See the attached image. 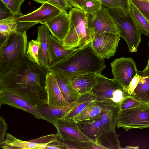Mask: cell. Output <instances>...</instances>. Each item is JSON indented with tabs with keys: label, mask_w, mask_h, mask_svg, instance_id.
I'll list each match as a JSON object with an SVG mask.
<instances>
[{
	"label": "cell",
	"mask_w": 149,
	"mask_h": 149,
	"mask_svg": "<svg viewBox=\"0 0 149 149\" xmlns=\"http://www.w3.org/2000/svg\"><path fill=\"white\" fill-rule=\"evenodd\" d=\"M49 72L26 54L13 67L0 75V92L14 93L34 106L48 103L46 81Z\"/></svg>",
	"instance_id": "cell-1"
},
{
	"label": "cell",
	"mask_w": 149,
	"mask_h": 149,
	"mask_svg": "<svg viewBox=\"0 0 149 149\" xmlns=\"http://www.w3.org/2000/svg\"><path fill=\"white\" fill-rule=\"evenodd\" d=\"M106 67L104 59L97 55L90 43L82 48H78L65 59L49 70L62 74L70 78L89 73H101Z\"/></svg>",
	"instance_id": "cell-2"
},
{
	"label": "cell",
	"mask_w": 149,
	"mask_h": 149,
	"mask_svg": "<svg viewBox=\"0 0 149 149\" xmlns=\"http://www.w3.org/2000/svg\"><path fill=\"white\" fill-rule=\"evenodd\" d=\"M70 28L68 32L61 42L65 49L82 48L89 44L95 36L90 27L89 15L81 10L72 7L68 13Z\"/></svg>",
	"instance_id": "cell-3"
},
{
	"label": "cell",
	"mask_w": 149,
	"mask_h": 149,
	"mask_svg": "<svg viewBox=\"0 0 149 149\" xmlns=\"http://www.w3.org/2000/svg\"><path fill=\"white\" fill-rule=\"evenodd\" d=\"M26 32H17L9 35L1 41L0 75L11 68L26 54L27 45Z\"/></svg>",
	"instance_id": "cell-4"
},
{
	"label": "cell",
	"mask_w": 149,
	"mask_h": 149,
	"mask_svg": "<svg viewBox=\"0 0 149 149\" xmlns=\"http://www.w3.org/2000/svg\"><path fill=\"white\" fill-rule=\"evenodd\" d=\"M97 82L90 92L95 97L99 105L120 104L126 92L122 86L114 79H111L101 73L96 74Z\"/></svg>",
	"instance_id": "cell-5"
},
{
	"label": "cell",
	"mask_w": 149,
	"mask_h": 149,
	"mask_svg": "<svg viewBox=\"0 0 149 149\" xmlns=\"http://www.w3.org/2000/svg\"><path fill=\"white\" fill-rule=\"evenodd\" d=\"M149 104L120 110L116 127L126 131L149 128Z\"/></svg>",
	"instance_id": "cell-6"
},
{
	"label": "cell",
	"mask_w": 149,
	"mask_h": 149,
	"mask_svg": "<svg viewBox=\"0 0 149 149\" xmlns=\"http://www.w3.org/2000/svg\"><path fill=\"white\" fill-rule=\"evenodd\" d=\"M114 79L123 87L126 93L130 84L137 73L135 63L131 58H117L111 64Z\"/></svg>",
	"instance_id": "cell-7"
},
{
	"label": "cell",
	"mask_w": 149,
	"mask_h": 149,
	"mask_svg": "<svg viewBox=\"0 0 149 149\" xmlns=\"http://www.w3.org/2000/svg\"><path fill=\"white\" fill-rule=\"evenodd\" d=\"M112 14L116 19L119 35L126 42L129 51L136 52L141 41V34L129 13L125 18Z\"/></svg>",
	"instance_id": "cell-8"
},
{
	"label": "cell",
	"mask_w": 149,
	"mask_h": 149,
	"mask_svg": "<svg viewBox=\"0 0 149 149\" xmlns=\"http://www.w3.org/2000/svg\"><path fill=\"white\" fill-rule=\"evenodd\" d=\"M119 34L104 33L94 36L91 46L99 57L103 59H108L115 53L120 40Z\"/></svg>",
	"instance_id": "cell-9"
},
{
	"label": "cell",
	"mask_w": 149,
	"mask_h": 149,
	"mask_svg": "<svg viewBox=\"0 0 149 149\" xmlns=\"http://www.w3.org/2000/svg\"><path fill=\"white\" fill-rule=\"evenodd\" d=\"M110 10L102 7L93 15H89V23L95 36L104 33L119 34L116 19Z\"/></svg>",
	"instance_id": "cell-10"
},
{
	"label": "cell",
	"mask_w": 149,
	"mask_h": 149,
	"mask_svg": "<svg viewBox=\"0 0 149 149\" xmlns=\"http://www.w3.org/2000/svg\"><path fill=\"white\" fill-rule=\"evenodd\" d=\"M53 125L57 129V133L61 140L91 141L81 132L77 123L73 119L62 118L58 120Z\"/></svg>",
	"instance_id": "cell-11"
},
{
	"label": "cell",
	"mask_w": 149,
	"mask_h": 149,
	"mask_svg": "<svg viewBox=\"0 0 149 149\" xmlns=\"http://www.w3.org/2000/svg\"><path fill=\"white\" fill-rule=\"evenodd\" d=\"M49 69L63 61L78 48L67 49L62 43L49 33L47 36Z\"/></svg>",
	"instance_id": "cell-12"
},
{
	"label": "cell",
	"mask_w": 149,
	"mask_h": 149,
	"mask_svg": "<svg viewBox=\"0 0 149 149\" xmlns=\"http://www.w3.org/2000/svg\"><path fill=\"white\" fill-rule=\"evenodd\" d=\"M7 105L29 113L35 118L43 119L36 106L24 98L12 93L0 92V105Z\"/></svg>",
	"instance_id": "cell-13"
},
{
	"label": "cell",
	"mask_w": 149,
	"mask_h": 149,
	"mask_svg": "<svg viewBox=\"0 0 149 149\" xmlns=\"http://www.w3.org/2000/svg\"><path fill=\"white\" fill-rule=\"evenodd\" d=\"M52 35L62 42L67 36L70 28V20L67 11L62 10L57 15L44 24Z\"/></svg>",
	"instance_id": "cell-14"
},
{
	"label": "cell",
	"mask_w": 149,
	"mask_h": 149,
	"mask_svg": "<svg viewBox=\"0 0 149 149\" xmlns=\"http://www.w3.org/2000/svg\"><path fill=\"white\" fill-rule=\"evenodd\" d=\"M61 10L48 3L42 4L39 8L27 14L17 18L18 22H35L42 24L58 15Z\"/></svg>",
	"instance_id": "cell-15"
},
{
	"label": "cell",
	"mask_w": 149,
	"mask_h": 149,
	"mask_svg": "<svg viewBox=\"0 0 149 149\" xmlns=\"http://www.w3.org/2000/svg\"><path fill=\"white\" fill-rule=\"evenodd\" d=\"M75 104V101L70 105L67 106H56L47 103L38 105L36 107L43 119L53 125L58 120L63 118Z\"/></svg>",
	"instance_id": "cell-16"
},
{
	"label": "cell",
	"mask_w": 149,
	"mask_h": 149,
	"mask_svg": "<svg viewBox=\"0 0 149 149\" xmlns=\"http://www.w3.org/2000/svg\"><path fill=\"white\" fill-rule=\"evenodd\" d=\"M46 90L48 104L56 106H64L70 104L63 97L57 82L54 74L49 72L47 75Z\"/></svg>",
	"instance_id": "cell-17"
},
{
	"label": "cell",
	"mask_w": 149,
	"mask_h": 149,
	"mask_svg": "<svg viewBox=\"0 0 149 149\" xmlns=\"http://www.w3.org/2000/svg\"><path fill=\"white\" fill-rule=\"evenodd\" d=\"M99 105L101 108V111L99 116L102 123L101 134L107 131H115L121 110L120 104L117 105Z\"/></svg>",
	"instance_id": "cell-18"
},
{
	"label": "cell",
	"mask_w": 149,
	"mask_h": 149,
	"mask_svg": "<svg viewBox=\"0 0 149 149\" xmlns=\"http://www.w3.org/2000/svg\"><path fill=\"white\" fill-rule=\"evenodd\" d=\"M81 132L91 141L95 142L101 133L102 123L99 116L77 122Z\"/></svg>",
	"instance_id": "cell-19"
},
{
	"label": "cell",
	"mask_w": 149,
	"mask_h": 149,
	"mask_svg": "<svg viewBox=\"0 0 149 149\" xmlns=\"http://www.w3.org/2000/svg\"><path fill=\"white\" fill-rule=\"evenodd\" d=\"M69 78L79 95L90 93L97 82L95 73L84 74Z\"/></svg>",
	"instance_id": "cell-20"
},
{
	"label": "cell",
	"mask_w": 149,
	"mask_h": 149,
	"mask_svg": "<svg viewBox=\"0 0 149 149\" xmlns=\"http://www.w3.org/2000/svg\"><path fill=\"white\" fill-rule=\"evenodd\" d=\"M37 39L40 42L38 57L40 64L49 69V55L47 36L50 31L45 25L37 28Z\"/></svg>",
	"instance_id": "cell-21"
},
{
	"label": "cell",
	"mask_w": 149,
	"mask_h": 149,
	"mask_svg": "<svg viewBox=\"0 0 149 149\" xmlns=\"http://www.w3.org/2000/svg\"><path fill=\"white\" fill-rule=\"evenodd\" d=\"M53 73L63 96L66 101L71 104L76 100L80 95L75 89L68 77L62 74Z\"/></svg>",
	"instance_id": "cell-22"
},
{
	"label": "cell",
	"mask_w": 149,
	"mask_h": 149,
	"mask_svg": "<svg viewBox=\"0 0 149 149\" xmlns=\"http://www.w3.org/2000/svg\"><path fill=\"white\" fill-rule=\"evenodd\" d=\"M4 149H45V146L33 141H25L15 137L9 133H6L2 144L0 146Z\"/></svg>",
	"instance_id": "cell-23"
},
{
	"label": "cell",
	"mask_w": 149,
	"mask_h": 149,
	"mask_svg": "<svg viewBox=\"0 0 149 149\" xmlns=\"http://www.w3.org/2000/svg\"><path fill=\"white\" fill-rule=\"evenodd\" d=\"M128 13L141 34L149 37V22L134 5L129 0Z\"/></svg>",
	"instance_id": "cell-24"
},
{
	"label": "cell",
	"mask_w": 149,
	"mask_h": 149,
	"mask_svg": "<svg viewBox=\"0 0 149 149\" xmlns=\"http://www.w3.org/2000/svg\"><path fill=\"white\" fill-rule=\"evenodd\" d=\"M119 135L115 131H107L101 134L96 143L102 149H122L119 139Z\"/></svg>",
	"instance_id": "cell-25"
},
{
	"label": "cell",
	"mask_w": 149,
	"mask_h": 149,
	"mask_svg": "<svg viewBox=\"0 0 149 149\" xmlns=\"http://www.w3.org/2000/svg\"><path fill=\"white\" fill-rule=\"evenodd\" d=\"M96 100L95 96L90 92L80 95L75 101L74 106L63 118L73 119L91 102Z\"/></svg>",
	"instance_id": "cell-26"
},
{
	"label": "cell",
	"mask_w": 149,
	"mask_h": 149,
	"mask_svg": "<svg viewBox=\"0 0 149 149\" xmlns=\"http://www.w3.org/2000/svg\"><path fill=\"white\" fill-rule=\"evenodd\" d=\"M131 96L137 100L149 104V76H143Z\"/></svg>",
	"instance_id": "cell-27"
},
{
	"label": "cell",
	"mask_w": 149,
	"mask_h": 149,
	"mask_svg": "<svg viewBox=\"0 0 149 149\" xmlns=\"http://www.w3.org/2000/svg\"><path fill=\"white\" fill-rule=\"evenodd\" d=\"M101 111V107L93 101L73 119L76 122L91 119L99 116Z\"/></svg>",
	"instance_id": "cell-28"
},
{
	"label": "cell",
	"mask_w": 149,
	"mask_h": 149,
	"mask_svg": "<svg viewBox=\"0 0 149 149\" xmlns=\"http://www.w3.org/2000/svg\"><path fill=\"white\" fill-rule=\"evenodd\" d=\"M16 17L12 16L0 20V38L3 41L7 36L17 32Z\"/></svg>",
	"instance_id": "cell-29"
},
{
	"label": "cell",
	"mask_w": 149,
	"mask_h": 149,
	"mask_svg": "<svg viewBox=\"0 0 149 149\" xmlns=\"http://www.w3.org/2000/svg\"><path fill=\"white\" fill-rule=\"evenodd\" d=\"M61 144L64 149H97L102 148L96 142L92 141H82L68 140H61Z\"/></svg>",
	"instance_id": "cell-30"
},
{
	"label": "cell",
	"mask_w": 149,
	"mask_h": 149,
	"mask_svg": "<svg viewBox=\"0 0 149 149\" xmlns=\"http://www.w3.org/2000/svg\"><path fill=\"white\" fill-rule=\"evenodd\" d=\"M112 14L125 18L128 13L121 7L118 0H100Z\"/></svg>",
	"instance_id": "cell-31"
},
{
	"label": "cell",
	"mask_w": 149,
	"mask_h": 149,
	"mask_svg": "<svg viewBox=\"0 0 149 149\" xmlns=\"http://www.w3.org/2000/svg\"><path fill=\"white\" fill-rule=\"evenodd\" d=\"M40 45V42L37 39L29 41L27 46L26 54L31 60L40 65L38 57Z\"/></svg>",
	"instance_id": "cell-32"
},
{
	"label": "cell",
	"mask_w": 149,
	"mask_h": 149,
	"mask_svg": "<svg viewBox=\"0 0 149 149\" xmlns=\"http://www.w3.org/2000/svg\"><path fill=\"white\" fill-rule=\"evenodd\" d=\"M102 5L100 0H84L81 10L86 13L93 15L102 8Z\"/></svg>",
	"instance_id": "cell-33"
},
{
	"label": "cell",
	"mask_w": 149,
	"mask_h": 149,
	"mask_svg": "<svg viewBox=\"0 0 149 149\" xmlns=\"http://www.w3.org/2000/svg\"><path fill=\"white\" fill-rule=\"evenodd\" d=\"M10 10L13 16H21V7L24 0H1Z\"/></svg>",
	"instance_id": "cell-34"
},
{
	"label": "cell",
	"mask_w": 149,
	"mask_h": 149,
	"mask_svg": "<svg viewBox=\"0 0 149 149\" xmlns=\"http://www.w3.org/2000/svg\"><path fill=\"white\" fill-rule=\"evenodd\" d=\"M37 3L42 4L48 3L57 8L61 11H67L71 9L72 7L69 3L67 0H33Z\"/></svg>",
	"instance_id": "cell-35"
},
{
	"label": "cell",
	"mask_w": 149,
	"mask_h": 149,
	"mask_svg": "<svg viewBox=\"0 0 149 149\" xmlns=\"http://www.w3.org/2000/svg\"><path fill=\"white\" fill-rule=\"evenodd\" d=\"M146 104L134 98L130 95L124 97L120 104L121 110L139 106Z\"/></svg>",
	"instance_id": "cell-36"
},
{
	"label": "cell",
	"mask_w": 149,
	"mask_h": 149,
	"mask_svg": "<svg viewBox=\"0 0 149 149\" xmlns=\"http://www.w3.org/2000/svg\"><path fill=\"white\" fill-rule=\"evenodd\" d=\"M132 2L149 22V1L131 0Z\"/></svg>",
	"instance_id": "cell-37"
},
{
	"label": "cell",
	"mask_w": 149,
	"mask_h": 149,
	"mask_svg": "<svg viewBox=\"0 0 149 149\" xmlns=\"http://www.w3.org/2000/svg\"><path fill=\"white\" fill-rule=\"evenodd\" d=\"M138 73L134 77L131 81L126 93V95H132L136 88L139 80L143 77Z\"/></svg>",
	"instance_id": "cell-38"
},
{
	"label": "cell",
	"mask_w": 149,
	"mask_h": 149,
	"mask_svg": "<svg viewBox=\"0 0 149 149\" xmlns=\"http://www.w3.org/2000/svg\"><path fill=\"white\" fill-rule=\"evenodd\" d=\"M13 15L10 10L0 0V20L8 18Z\"/></svg>",
	"instance_id": "cell-39"
},
{
	"label": "cell",
	"mask_w": 149,
	"mask_h": 149,
	"mask_svg": "<svg viewBox=\"0 0 149 149\" xmlns=\"http://www.w3.org/2000/svg\"><path fill=\"white\" fill-rule=\"evenodd\" d=\"M8 129V125L3 118L0 117V146H1L5 140V137Z\"/></svg>",
	"instance_id": "cell-40"
},
{
	"label": "cell",
	"mask_w": 149,
	"mask_h": 149,
	"mask_svg": "<svg viewBox=\"0 0 149 149\" xmlns=\"http://www.w3.org/2000/svg\"><path fill=\"white\" fill-rule=\"evenodd\" d=\"M38 23L35 22L17 21V32H25L28 29Z\"/></svg>",
	"instance_id": "cell-41"
},
{
	"label": "cell",
	"mask_w": 149,
	"mask_h": 149,
	"mask_svg": "<svg viewBox=\"0 0 149 149\" xmlns=\"http://www.w3.org/2000/svg\"><path fill=\"white\" fill-rule=\"evenodd\" d=\"M72 7L82 9L84 0H67Z\"/></svg>",
	"instance_id": "cell-42"
},
{
	"label": "cell",
	"mask_w": 149,
	"mask_h": 149,
	"mask_svg": "<svg viewBox=\"0 0 149 149\" xmlns=\"http://www.w3.org/2000/svg\"><path fill=\"white\" fill-rule=\"evenodd\" d=\"M121 7L127 12L128 13L129 9V0H118Z\"/></svg>",
	"instance_id": "cell-43"
},
{
	"label": "cell",
	"mask_w": 149,
	"mask_h": 149,
	"mask_svg": "<svg viewBox=\"0 0 149 149\" xmlns=\"http://www.w3.org/2000/svg\"><path fill=\"white\" fill-rule=\"evenodd\" d=\"M139 74L143 76H149V58L148 61L147 65L145 69L142 71H137Z\"/></svg>",
	"instance_id": "cell-44"
},
{
	"label": "cell",
	"mask_w": 149,
	"mask_h": 149,
	"mask_svg": "<svg viewBox=\"0 0 149 149\" xmlns=\"http://www.w3.org/2000/svg\"><path fill=\"white\" fill-rule=\"evenodd\" d=\"M141 1H149V0H137Z\"/></svg>",
	"instance_id": "cell-45"
},
{
	"label": "cell",
	"mask_w": 149,
	"mask_h": 149,
	"mask_svg": "<svg viewBox=\"0 0 149 149\" xmlns=\"http://www.w3.org/2000/svg\"><path fill=\"white\" fill-rule=\"evenodd\" d=\"M148 45L149 46V41L148 43Z\"/></svg>",
	"instance_id": "cell-46"
},
{
	"label": "cell",
	"mask_w": 149,
	"mask_h": 149,
	"mask_svg": "<svg viewBox=\"0 0 149 149\" xmlns=\"http://www.w3.org/2000/svg\"></svg>",
	"instance_id": "cell-47"
}]
</instances>
